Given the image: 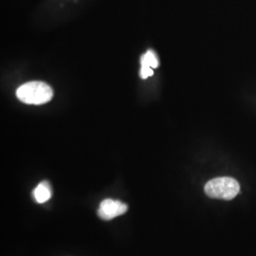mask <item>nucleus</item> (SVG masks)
Masks as SVG:
<instances>
[{"label":"nucleus","mask_w":256,"mask_h":256,"mask_svg":"<svg viewBox=\"0 0 256 256\" xmlns=\"http://www.w3.org/2000/svg\"><path fill=\"white\" fill-rule=\"evenodd\" d=\"M16 96L24 104L40 106L52 99L54 90L46 82L34 81L26 82L19 86L16 90Z\"/></svg>","instance_id":"f257e3e1"},{"label":"nucleus","mask_w":256,"mask_h":256,"mask_svg":"<svg viewBox=\"0 0 256 256\" xmlns=\"http://www.w3.org/2000/svg\"><path fill=\"white\" fill-rule=\"evenodd\" d=\"M204 191L212 198L232 200L240 192V185L232 178L221 176L212 178L206 183Z\"/></svg>","instance_id":"f03ea898"},{"label":"nucleus","mask_w":256,"mask_h":256,"mask_svg":"<svg viewBox=\"0 0 256 256\" xmlns=\"http://www.w3.org/2000/svg\"><path fill=\"white\" fill-rule=\"evenodd\" d=\"M128 205L120 200L106 198L102 200L98 209V216L102 220H111L128 212Z\"/></svg>","instance_id":"7ed1b4c3"},{"label":"nucleus","mask_w":256,"mask_h":256,"mask_svg":"<svg viewBox=\"0 0 256 256\" xmlns=\"http://www.w3.org/2000/svg\"><path fill=\"white\" fill-rule=\"evenodd\" d=\"M52 190L50 184L48 182H42L39 183L32 192L34 200L39 204L48 202L52 198Z\"/></svg>","instance_id":"20e7f679"},{"label":"nucleus","mask_w":256,"mask_h":256,"mask_svg":"<svg viewBox=\"0 0 256 256\" xmlns=\"http://www.w3.org/2000/svg\"><path fill=\"white\" fill-rule=\"evenodd\" d=\"M140 64H146L152 68H158V60L155 52L152 50H148L144 54L142 55Z\"/></svg>","instance_id":"39448f33"},{"label":"nucleus","mask_w":256,"mask_h":256,"mask_svg":"<svg viewBox=\"0 0 256 256\" xmlns=\"http://www.w3.org/2000/svg\"><path fill=\"white\" fill-rule=\"evenodd\" d=\"M153 74H154V72H153L152 68L146 66V64H142L140 75V77L142 79H146V78L150 77V76H153Z\"/></svg>","instance_id":"423d86ee"}]
</instances>
